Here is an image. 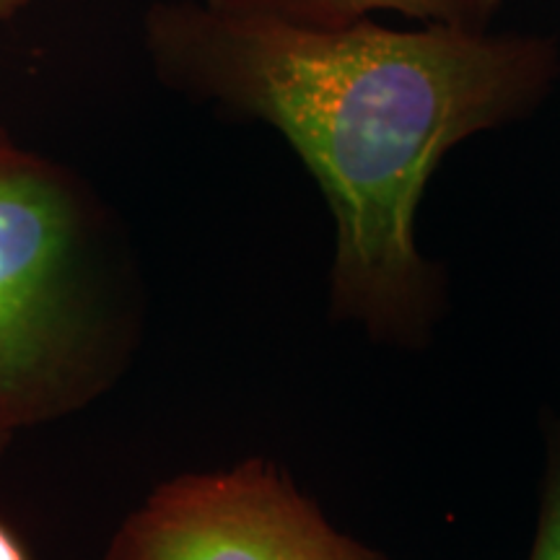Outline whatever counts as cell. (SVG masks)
Listing matches in <instances>:
<instances>
[{
	"label": "cell",
	"instance_id": "5",
	"mask_svg": "<svg viewBox=\"0 0 560 560\" xmlns=\"http://www.w3.org/2000/svg\"><path fill=\"white\" fill-rule=\"evenodd\" d=\"M527 560H560V410L548 431L540 509Z\"/></svg>",
	"mask_w": 560,
	"mask_h": 560
},
{
	"label": "cell",
	"instance_id": "3",
	"mask_svg": "<svg viewBox=\"0 0 560 560\" xmlns=\"http://www.w3.org/2000/svg\"><path fill=\"white\" fill-rule=\"evenodd\" d=\"M104 560H389L335 527L272 459L159 482L115 529Z\"/></svg>",
	"mask_w": 560,
	"mask_h": 560
},
{
	"label": "cell",
	"instance_id": "9",
	"mask_svg": "<svg viewBox=\"0 0 560 560\" xmlns=\"http://www.w3.org/2000/svg\"><path fill=\"white\" fill-rule=\"evenodd\" d=\"M3 138H9V136H5V130H3V128H0V140H3Z\"/></svg>",
	"mask_w": 560,
	"mask_h": 560
},
{
	"label": "cell",
	"instance_id": "8",
	"mask_svg": "<svg viewBox=\"0 0 560 560\" xmlns=\"http://www.w3.org/2000/svg\"><path fill=\"white\" fill-rule=\"evenodd\" d=\"M11 441H13V436H11V433H0V462H3V457H5V452H9Z\"/></svg>",
	"mask_w": 560,
	"mask_h": 560
},
{
	"label": "cell",
	"instance_id": "6",
	"mask_svg": "<svg viewBox=\"0 0 560 560\" xmlns=\"http://www.w3.org/2000/svg\"><path fill=\"white\" fill-rule=\"evenodd\" d=\"M0 560H30L24 545L16 540V535L0 522Z\"/></svg>",
	"mask_w": 560,
	"mask_h": 560
},
{
	"label": "cell",
	"instance_id": "4",
	"mask_svg": "<svg viewBox=\"0 0 560 560\" xmlns=\"http://www.w3.org/2000/svg\"><path fill=\"white\" fill-rule=\"evenodd\" d=\"M210 9L234 16L265 19L301 30H342L371 21L376 13L418 24L488 26L503 0H202Z\"/></svg>",
	"mask_w": 560,
	"mask_h": 560
},
{
	"label": "cell",
	"instance_id": "2",
	"mask_svg": "<svg viewBox=\"0 0 560 560\" xmlns=\"http://www.w3.org/2000/svg\"><path fill=\"white\" fill-rule=\"evenodd\" d=\"M143 330L140 280L73 174L0 140V433L89 408Z\"/></svg>",
	"mask_w": 560,
	"mask_h": 560
},
{
	"label": "cell",
	"instance_id": "7",
	"mask_svg": "<svg viewBox=\"0 0 560 560\" xmlns=\"http://www.w3.org/2000/svg\"><path fill=\"white\" fill-rule=\"evenodd\" d=\"M32 0H0V21H9L30 5Z\"/></svg>",
	"mask_w": 560,
	"mask_h": 560
},
{
	"label": "cell",
	"instance_id": "1",
	"mask_svg": "<svg viewBox=\"0 0 560 560\" xmlns=\"http://www.w3.org/2000/svg\"><path fill=\"white\" fill-rule=\"evenodd\" d=\"M145 37L172 86L270 125L304 161L335 223L330 317L382 346H429L446 276L418 244L425 187L465 140L540 109L556 42L374 19L301 30L206 3L159 5Z\"/></svg>",
	"mask_w": 560,
	"mask_h": 560
}]
</instances>
